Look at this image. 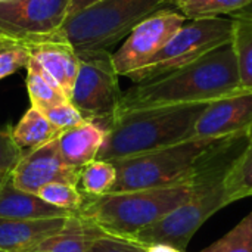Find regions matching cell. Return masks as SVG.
<instances>
[{"mask_svg":"<svg viewBox=\"0 0 252 252\" xmlns=\"http://www.w3.org/2000/svg\"><path fill=\"white\" fill-rule=\"evenodd\" d=\"M247 140V133L219 139L198 162L192 174L189 198L131 239L145 247L165 244L185 251L199 227L217 211L230 205L226 177L244 151Z\"/></svg>","mask_w":252,"mask_h":252,"instance_id":"cell-1","label":"cell"},{"mask_svg":"<svg viewBox=\"0 0 252 252\" xmlns=\"http://www.w3.org/2000/svg\"><path fill=\"white\" fill-rule=\"evenodd\" d=\"M242 90L232 41L158 78L134 83L123 92L118 111L210 103ZM118 114V112H117Z\"/></svg>","mask_w":252,"mask_h":252,"instance_id":"cell-2","label":"cell"},{"mask_svg":"<svg viewBox=\"0 0 252 252\" xmlns=\"http://www.w3.org/2000/svg\"><path fill=\"white\" fill-rule=\"evenodd\" d=\"M205 106L207 103H189L118 111L106 127L97 159L115 161L192 139Z\"/></svg>","mask_w":252,"mask_h":252,"instance_id":"cell-3","label":"cell"},{"mask_svg":"<svg viewBox=\"0 0 252 252\" xmlns=\"http://www.w3.org/2000/svg\"><path fill=\"white\" fill-rule=\"evenodd\" d=\"M190 192L192 177L162 188L109 192L102 196L84 195L78 214L106 235L131 239L177 208Z\"/></svg>","mask_w":252,"mask_h":252,"instance_id":"cell-4","label":"cell"},{"mask_svg":"<svg viewBox=\"0 0 252 252\" xmlns=\"http://www.w3.org/2000/svg\"><path fill=\"white\" fill-rule=\"evenodd\" d=\"M164 7L162 0H99L69 15L59 35L77 52L109 50L139 22Z\"/></svg>","mask_w":252,"mask_h":252,"instance_id":"cell-5","label":"cell"},{"mask_svg":"<svg viewBox=\"0 0 252 252\" xmlns=\"http://www.w3.org/2000/svg\"><path fill=\"white\" fill-rule=\"evenodd\" d=\"M219 139L192 137L165 148L111 161L117 182L111 192L170 186L192 177L198 162Z\"/></svg>","mask_w":252,"mask_h":252,"instance_id":"cell-6","label":"cell"},{"mask_svg":"<svg viewBox=\"0 0 252 252\" xmlns=\"http://www.w3.org/2000/svg\"><path fill=\"white\" fill-rule=\"evenodd\" d=\"M232 18L188 19L164 44V47L130 80L143 83L192 63L208 52L232 41Z\"/></svg>","mask_w":252,"mask_h":252,"instance_id":"cell-7","label":"cell"},{"mask_svg":"<svg viewBox=\"0 0 252 252\" xmlns=\"http://www.w3.org/2000/svg\"><path fill=\"white\" fill-rule=\"evenodd\" d=\"M78 58L80 69L69 100L87 121L106 128L123 100L112 53L106 49L80 50Z\"/></svg>","mask_w":252,"mask_h":252,"instance_id":"cell-8","label":"cell"},{"mask_svg":"<svg viewBox=\"0 0 252 252\" xmlns=\"http://www.w3.org/2000/svg\"><path fill=\"white\" fill-rule=\"evenodd\" d=\"M188 21L177 9L164 7L139 22L112 53V62L120 77H131L143 68Z\"/></svg>","mask_w":252,"mask_h":252,"instance_id":"cell-9","label":"cell"},{"mask_svg":"<svg viewBox=\"0 0 252 252\" xmlns=\"http://www.w3.org/2000/svg\"><path fill=\"white\" fill-rule=\"evenodd\" d=\"M71 0H10L0 3V31L24 41L61 31Z\"/></svg>","mask_w":252,"mask_h":252,"instance_id":"cell-10","label":"cell"},{"mask_svg":"<svg viewBox=\"0 0 252 252\" xmlns=\"http://www.w3.org/2000/svg\"><path fill=\"white\" fill-rule=\"evenodd\" d=\"M80 171L68 165L59 151L58 139L25 152L9 177L15 188L31 193H38L50 183H80Z\"/></svg>","mask_w":252,"mask_h":252,"instance_id":"cell-11","label":"cell"},{"mask_svg":"<svg viewBox=\"0 0 252 252\" xmlns=\"http://www.w3.org/2000/svg\"><path fill=\"white\" fill-rule=\"evenodd\" d=\"M251 126L252 92L239 90L207 103L193 127V137L224 139L247 133Z\"/></svg>","mask_w":252,"mask_h":252,"instance_id":"cell-12","label":"cell"},{"mask_svg":"<svg viewBox=\"0 0 252 252\" xmlns=\"http://www.w3.org/2000/svg\"><path fill=\"white\" fill-rule=\"evenodd\" d=\"M30 52L32 58L38 61V63L55 78L62 92L71 99L72 89L80 69V58L78 52L59 35V32L21 41Z\"/></svg>","mask_w":252,"mask_h":252,"instance_id":"cell-13","label":"cell"},{"mask_svg":"<svg viewBox=\"0 0 252 252\" xmlns=\"http://www.w3.org/2000/svg\"><path fill=\"white\" fill-rule=\"evenodd\" d=\"M69 217L30 220L0 219V250L6 252L34 251V248L44 239L59 233Z\"/></svg>","mask_w":252,"mask_h":252,"instance_id":"cell-14","label":"cell"},{"mask_svg":"<svg viewBox=\"0 0 252 252\" xmlns=\"http://www.w3.org/2000/svg\"><path fill=\"white\" fill-rule=\"evenodd\" d=\"M106 128L94 121H86L77 127L62 131L58 137V145L63 161L81 170L89 162L97 159V155L105 143Z\"/></svg>","mask_w":252,"mask_h":252,"instance_id":"cell-15","label":"cell"},{"mask_svg":"<svg viewBox=\"0 0 252 252\" xmlns=\"http://www.w3.org/2000/svg\"><path fill=\"white\" fill-rule=\"evenodd\" d=\"M74 213L50 205L35 193L13 186L10 177L0 186V219H52L69 217Z\"/></svg>","mask_w":252,"mask_h":252,"instance_id":"cell-16","label":"cell"},{"mask_svg":"<svg viewBox=\"0 0 252 252\" xmlns=\"http://www.w3.org/2000/svg\"><path fill=\"white\" fill-rule=\"evenodd\" d=\"M102 235L105 233L96 224L75 213L66 220L65 227L59 233L44 239L40 245L34 248V251L87 252L90 245Z\"/></svg>","mask_w":252,"mask_h":252,"instance_id":"cell-17","label":"cell"},{"mask_svg":"<svg viewBox=\"0 0 252 252\" xmlns=\"http://www.w3.org/2000/svg\"><path fill=\"white\" fill-rule=\"evenodd\" d=\"M62 131L55 127L40 109L34 106H31L12 128L13 139L24 154L58 139Z\"/></svg>","mask_w":252,"mask_h":252,"instance_id":"cell-18","label":"cell"},{"mask_svg":"<svg viewBox=\"0 0 252 252\" xmlns=\"http://www.w3.org/2000/svg\"><path fill=\"white\" fill-rule=\"evenodd\" d=\"M232 47L242 90L252 92V13L241 10L232 16Z\"/></svg>","mask_w":252,"mask_h":252,"instance_id":"cell-19","label":"cell"},{"mask_svg":"<svg viewBox=\"0 0 252 252\" xmlns=\"http://www.w3.org/2000/svg\"><path fill=\"white\" fill-rule=\"evenodd\" d=\"M27 90L31 106L40 109L41 112L69 100L55 78L32 56L27 65Z\"/></svg>","mask_w":252,"mask_h":252,"instance_id":"cell-20","label":"cell"},{"mask_svg":"<svg viewBox=\"0 0 252 252\" xmlns=\"http://www.w3.org/2000/svg\"><path fill=\"white\" fill-rule=\"evenodd\" d=\"M247 134V145L226 177V192L230 204L252 196V126Z\"/></svg>","mask_w":252,"mask_h":252,"instance_id":"cell-21","label":"cell"},{"mask_svg":"<svg viewBox=\"0 0 252 252\" xmlns=\"http://www.w3.org/2000/svg\"><path fill=\"white\" fill-rule=\"evenodd\" d=\"M115 182V165L111 161L94 159L81 168L78 188L87 196H102L112 190Z\"/></svg>","mask_w":252,"mask_h":252,"instance_id":"cell-22","label":"cell"},{"mask_svg":"<svg viewBox=\"0 0 252 252\" xmlns=\"http://www.w3.org/2000/svg\"><path fill=\"white\" fill-rule=\"evenodd\" d=\"M251 4L252 0H182L174 6V9L188 19H202L233 15Z\"/></svg>","mask_w":252,"mask_h":252,"instance_id":"cell-23","label":"cell"},{"mask_svg":"<svg viewBox=\"0 0 252 252\" xmlns=\"http://www.w3.org/2000/svg\"><path fill=\"white\" fill-rule=\"evenodd\" d=\"M201 252H252V211L223 238Z\"/></svg>","mask_w":252,"mask_h":252,"instance_id":"cell-24","label":"cell"},{"mask_svg":"<svg viewBox=\"0 0 252 252\" xmlns=\"http://www.w3.org/2000/svg\"><path fill=\"white\" fill-rule=\"evenodd\" d=\"M40 198H43L50 205H55L58 208L78 213L84 202V193L77 185L69 183H50L40 189L37 193Z\"/></svg>","mask_w":252,"mask_h":252,"instance_id":"cell-25","label":"cell"},{"mask_svg":"<svg viewBox=\"0 0 252 252\" xmlns=\"http://www.w3.org/2000/svg\"><path fill=\"white\" fill-rule=\"evenodd\" d=\"M43 114L61 131H65L68 128L77 127V126L84 124L87 121L83 117V114L71 103V100H66V102L59 103V105H55V106L46 109Z\"/></svg>","mask_w":252,"mask_h":252,"instance_id":"cell-26","label":"cell"},{"mask_svg":"<svg viewBox=\"0 0 252 252\" xmlns=\"http://www.w3.org/2000/svg\"><path fill=\"white\" fill-rule=\"evenodd\" d=\"M30 58L28 49L21 41L0 49V80L15 74L22 66L27 68Z\"/></svg>","mask_w":252,"mask_h":252,"instance_id":"cell-27","label":"cell"},{"mask_svg":"<svg viewBox=\"0 0 252 252\" xmlns=\"http://www.w3.org/2000/svg\"><path fill=\"white\" fill-rule=\"evenodd\" d=\"M22 155L24 152L16 145L12 128L9 126H0V174H10Z\"/></svg>","mask_w":252,"mask_h":252,"instance_id":"cell-28","label":"cell"},{"mask_svg":"<svg viewBox=\"0 0 252 252\" xmlns=\"http://www.w3.org/2000/svg\"><path fill=\"white\" fill-rule=\"evenodd\" d=\"M148 247L127 238L102 235L89 248L87 252H146Z\"/></svg>","mask_w":252,"mask_h":252,"instance_id":"cell-29","label":"cell"},{"mask_svg":"<svg viewBox=\"0 0 252 252\" xmlns=\"http://www.w3.org/2000/svg\"><path fill=\"white\" fill-rule=\"evenodd\" d=\"M96 1H99V0H71L69 15L77 13V12H80V10H83V9L89 7L90 4H93V3H96Z\"/></svg>","mask_w":252,"mask_h":252,"instance_id":"cell-30","label":"cell"},{"mask_svg":"<svg viewBox=\"0 0 252 252\" xmlns=\"http://www.w3.org/2000/svg\"><path fill=\"white\" fill-rule=\"evenodd\" d=\"M146 252H185L171 247V245H165V244H157V245H151L148 247Z\"/></svg>","mask_w":252,"mask_h":252,"instance_id":"cell-31","label":"cell"},{"mask_svg":"<svg viewBox=\"0 0 252 252\" xmlns=\"http://www.w3.org/2000/svg\"><path fill=\"white\" fill-rule=\"evenodd\" d=\"M9 40H16V38H13V37H10V35L4 34L3 31H0V43H3V41H9ZM16 41H19V40H16Z\"/></svg>","mask_w":252,"mask_h":252,"instance_id":"cell-32","label":"cell"},{"mask_svg":"<svg viewBox=\"0 0 252 252\" xmlns=\"http://www.w3.org/2000/svg\"><path fill=\"white\" fill-rule=\"evenodd\" d=\"M179 1H182V0H162L165 7H174Z\"/></svg>","mask_w":252,"mask_h":252,"instance_id":"cell-33","label":"cell"},{"mask_svg":"<svg viewBox=\"0 0 252 252\" xmlns=\"http://www.w3.org/2000/svg\"><path fill=\"white\" fill-rule=\"evenodd\" d=\"M15 43H19V41H16V40H9V41H3V43H0V49H3V47H6V46H10V44H15Z\"/></svg>","mask_w":252,"mask_h":252,"instance_id":"cell-34","label":"cell"},{"mask_svg":"<svg viewBox=\"0 0 252 252\" xmlns=\"http://www.w3.org/2000/svg\"><path fill=\"white\" fill-rule=\"evenodd\" d=\"M7 176H9V174H0V186H1V185H3V182L7 179Z\"/></svg>","mask_w":252,"mask_h":252,"instance_id":"cell-35","label":"cell"},{"mask_svg":"<svg viewBox=\"0 0 252 252\" xmlns=\"http://www.w3.org/2000/svg\"><path fill=\"white\" fill-rule=\"evenodd\" d=\"M244 10H247V12H251V13H252V4H251V6H248L247 9H244Z\"/></svg>","mask_w":252,"mask_h":252,"instance_id":"cell-36","label":"cell"},{"mask_svg":"<svg viewBox=\"0 0 252 252\" xmlns=\"http://www.w3.org/2000/svg\"><path fill=\"white\" fill-rule=\"evenodd\" d=\"M3 1H10V0H0V3H3Z\"/></svg>","mask_w":252,"mask_h":252,"instance_id":"cell-37","label":"cell"},{"mask_svg":"<svg viewBox=\"0 0 252 252\" xmlns=\"http://www.w3.org/2000/svg\"><path fill=\"white\" fill-rule=\"evenodd\" d=\"M0 252H6V251H3V250H0Z\"/></svg>","mask_w":252,"mask_h":252,"instance_id":"cell-38","label":"cell"},{"mask_svg":"<svg viewBox=\"0 0 252 252\" xmlns=\"http://www.w3.org/2000/svg\"><path fill=\"white\" fill-rule=\"evenodd\" d=\"M31 252H37V251H31Z\"/></svg>","mask_w":252,"mask_h":252,"instance_id":"cell-39","label":"cell"}]
</instances>
